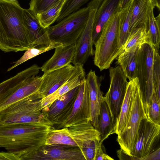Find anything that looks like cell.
Segmentation results:
<instances>
[{"mask_svg":"<svg viewBox=\"0 0 160 160\" xmlns=\"http://www.w3.org/2000/svg\"><path fill=\"white\" fill-rule=\"evenodd\" d=\"M100 140V133L89 121L59 129L52 128L45 144H63L81 147L86 141Z\"/></svg>","mask_w":160,"mask_h":160,"instance_id":"cell-6","label":"cell"},{"mask_svg":"<svg viewBox=\"0 0 160 160\" xmlns=\"http://www.w3.org/2000/svg\"><path fill=\"white\" fill-rule=\"evenodd\" d=\"M132 0H121L119 6L120 11L125 8Z\"/></svg>","mask_w":160,"mask_h":160,"instance_id":"cell-40","label":"cell"},{"mask_svg":"<svg viewBox=\"0 0 160 160\" xmlns=\"http://www.w3.org/2000/svg\"><path fill=\"white\" fill-rule=\"evenodd\" d=\"M142 46H134L123 51L117 58L119 66L129 80L137 77L139 55Z\"/></svg>","mask_w":160,"mask_h":160,"instance_id":"cell-23","label":"cell"},{"mask_svg":"<svg viewBox=\"0 0 160 160\" xmlns=\"http://www.w3.org/2000/svg\"><path fill=\"white\" fill-rule=\"evenodd\" d=\"M89 14L87 5L69 14L56 24L46 28L51 41L60 43L63 46L75 44L84 29Z\"/></svg>","mask_w":160,"mask_h":160,"instance_id":"cell-5","label":"cell"},{"mask_svg":"<svg viewBox=\"0 0 160 160\" xmlns=\"http://www.w3.org/2000/svg\"><path fill=\"white\" fill-rule=\"evenodd\" d=\"M102 0H92L88 4L89 14L85 27L77 41L76 50L72 62L74 65H84L88 58L94 55L92 42L93 22L96 12Z\"/></svg>","mask_w":160,"mask_h":160,"instance_id":"cell-12","label":"cell"},{"mask_svg":"<svg viewBox=\"0 0 160 160\" xmlns=\"http://www.w3.org/2000/svg\"><path fill=\"white\" fill-rule=\"evenodd\" d=\"M103 145L101 144L98 149L95 160H113L114 159L108 155L103 150Z\"/></svg>","mask_w":160,"mask_h":160,"instance_id":"cell-37","label":"cell"},{"mask_svg":"<svg viewBox=\"0 0 160 160\" xmlns=\"http://www.w3.org/2000/svg\"><path fill=\"white\" fill-rule=\"evenodd\" d=\"M58 0H32L29 3V9L36 15L46 10Z\"/></svg>","mask_w":160,"mask_h":160,"instance_id":"cell-35","label":"cell"},{"mask_svg":"<svg viewBox=\"0 0 160 160\" xmlns=\"http://www.w3.org/2000/svg\"><path fill=\"white\" fill-rule=\"evenodd\" d=\"M5 92V88L1 83H0V98L2 95Z\"/></svg>","mask_w":160,"mask_h":160,"instance_id":"cell-42","label":"cell"},{"mask_svg":"<svg viewBox=\"0 0 160 160\" xmlns=\"http://www.w3.org/2000/svg\"><path fill=\"white\" fill-rule=\"evenodd\" d=\"M160 125H156L147 117L142 120L137 140L131 155L139 160L144 158L156 149L155 147L160 139Z\"/></svg>","mask_w":160,"mask_h":160,"instance_id":"cell-11","label":"cell"},{"mask_svg":"<svg viewBox=\"0 0 160 160\" xmlns=\"http://www.w3.org/2000/svg\"><path fill=\"white\" fill-rule=\"evenodd\" d=\"M24 24L29 32L32 48H38L48 46L51 41L46 29L40 25L36 15L29 8L23 9Z\"/></svg>","mask_w":160,"mask_h":160,"instance_id":"cell-17","label":"cell"},{"mask_svg":"<svg viewBox=\"0 0 160 160\" xmlns=\"http://www.w3.org/2000/svg\"><path fill=\"white\" fill-rule=\"evenodd\" d=\"M66 0H58L46 10L36 15L42 27L46 28L56 21Z\"/></svg>","mask_w":160,"mask_h":160,"instance_id":"cell-27","label":"cell"},{"mask_svg":"<svg viewBox=\"0 0 160 160\" xmlns=\"http://www.w3.org/2000/svg\"><path fill=\"white\" fill-rule=\"evenodd\" d=\"M74 65L75 67L73 73L68 80L54 92L42 98L41 103L42 112L45 113L47 112L55 100L79 86L85 79L83 65L77 64Z\"/></svg>","mask_w":160,"mask_h":160,"instance_id":"cell-18","label":"cell"},{"mask_svg":"<svg viewBox=\"0 0 160 160\" xmlns=\"http://www.w3.org/2000/svg\"><path fill=\"white\" fill-rule=\"evenodd\" d=\"M20 158V160H86L79 147L59 144H45Z\"/></svg>","mask_w":160,"mask_h":160,"instance_id":"cell-10","label":"cell"},{"mask_svg":"<svg viewBox=\"0 0 160 160\" xmlns=\"http://www.w3.org/2000/svg\"><path fill=\"white\" fill-rule=\"evenodd\" d=\"M117 153L120 160H138L136 157L127 154L121 148L117 151Z\"/></svg>","mask_w":160,"mask_h":160,"instance_id":"cell-38","label":"cell"},{"mask_svg":"<svg viewBox=\"0 0 160 160\" xmlns=\"http://www.w3.org/2000/svg\"><path fill=\"white\" fill-rule=\"evenodd\" d=\"M160 148H158L145 157L143 160H160Z\"/></svg>","mask_w":160,"mask_h":160,"instance_id":"cell-39","label":"cell"},{"mask_svg":"<svg viewBox=\"0 0 160 160\" xmlns=\"http://www.w3.org/2000/svg\"><path fill=\"white\" fill-rule=\"evenodd\" d=\"M89 0H66L56 21L58 22L71 13L79 9Z\"/></svg>","mask_w":160,"mask_h":160,"instance_id":"cell-33","label":"cell"},{"mask_svg":"<svg viewBox=\"0 0 160 160\" xmlns=\"http://www.w3.org/2000/svg\"><path fill=\"white\" fill-rule=\"evenodd\" d=\"M109 68L110 86L103 98L109 110L115 129L128 82L119 66Z\"/></svg>","mask_w":160,"mask_h":160,"instance_id":"cell-9","label":"cell"},{"mask_svg":"<svg viewBox=\"0 0 160 160\" xmlns=\"http://www.w3.org/2000/svg\"><path fill=\"white\" fill-rule=\"evenodd\" d=\"M42 78L37 76L31 77L25 84L0 102V112L16 102L38 92Z\"/></svg>","mask_w":160,"mask_h":160,"instance_id":"cell-22","label":"cell"},{"mask_svg":"<svg viewBox=\"0 0 160 160\" xmlns=\"http://www.w3.org/2000/svg\"><path fill=\"white\" fill-rule=\"evenodd\" d=\"M121 0H102L96 12L92 32L94 45L107 22L116 12L120 11Z\"/></svg>","mask_w":160,"mask_h":160,"instance_id":"cell-20","label":"cell"},{"mask_svg":"<svg viewBox=\"0 0 160 160\" xmlns=\"http://www.w3.org/2000/svg\"><path fill=\"white\" fill-rule=\"evenodd\" d=\"M90 118L89 94L85 79L79 86L77 95L70 113L61 123L52 128L59 129L84 121H90Z\"/></svg>","mask_w":160,"mask_h":160,"instance_id":"cell-13","label":"cell"},{"mask_svg":"<svg viewBox=\"0 0 160 160\" xmlns=\"http://www.w3.org/2000/svg\"><path fill=\"white\" fill-rule=\"evenodd\" d=\"M75 66L70 64L61 68L44 72L38 93L42 98L64 84L72 75Z\"/></svg>","mask_w":160,"mask_h":160,"instance_id":"cell-14","label":"cell"},{"mask_svg":"<svg viewBox=\"0 0 160 160\" xmlns=\"http://www.w3.org/2000/svg\"><path fill=\"white\" fill-rule=\"evenodd\" d=\"M31 1L32 0H31Z\"/></svg>","mask_w":160,"mask_h":160,"instance_id":"cell-43","label":"cell"},{"mask_svg":"<svg viewBox=\"0 0 160 160\" xmlns=\"http://www.w3.org/2000/svg\"><path fill=\"white\" fill-rule=\"evenodd\" d=\"M138 83L137 77L128 82L116 126L115 133L117 135L123 130L126 126L131 108L134 92Z\"/></svg>","mask_w":160,"mask_h":160,"instance_id":"cell-24","label":"cell"},{"mask_svg":"<svg viewBox=\"0 0 160 160\" xmlns=\"http://www.w3.org/2000/svg\"><path fill=\"white\" fill-rule=\"evenodd\" d=\"M152 80L155 92L160 102V56L158 49L156 48L153 62Z\"/></svg>","mask_w":160,"mask_h":160,"instance_id":"cell-31","label":"cell"},{"mask_svg":"<svg viewBox=\"0 0 160 160\" xmlns=\"http://www.w3.org/2000/svg\"><path fill=\"white\" fill-rule=\"evenodd\" d=\"M101 144L102 143L98 139H91L84 142L80 148L86 160H95L97 151Z\"/></svg>","mask_w":160,"mask_h":160,"instance_id":"cell-34","label":"cell"},{"mask_svg":"<svg viewBox=\"0 0 160 160\" xmlns=\"http://www.w3.org/2000/svg\"><path fill=\"white\" fill-rule=\"evenodd\" d=\"M154 8L151 0H132L129 30L142 28L148 31L151 12Z\"/></svg>","mask_w":160,"mask_h":160,"instance_id":"cell-19","label":"cell"},{"mask_svg":"<svg viewBox=\"0 0 160 160\" xmlns=\"http://www.w3.org/2000/svg\"><path fill=\"white\" fill-rule=\"evenodd\" d=\"M20 160L19 156L12 152H0V160Z\"/></svg>","mask_w":160,"mask_h":160,"instance_id":"cell-36","label":"cell"},{"mask_svg":"<svg viewBox=\"0 0 160 160\" xmlns=\"http://www.w3.org/2000/svg\"><path fill=\"white\" fill-rule=\"evenodd\" d=\"M52 128L38 124H0V147L20 157L45 145Z\"/></svg>","mask_w":160,"mask_h":160,"instance_id":"cell-2","label":"cell"},{"mask_svg":"<svg viewBox=\"0 0 160 160\" xmlns=\"http://www.w3.org/2000/svg\"><path fill=\"white\" fill-rule=\"evenodd\" d=\"M155 48L151 43H145L141 46L139 55L137 77L146 116L154 91L152 72Z\"/></svg>","mask_w":160,"mask_h":160,"instance_id":"cell-8","label":"cell"},{"mask_svg":"<svg viewBox=\"0 0 160 160\" xmlns=\"http://www.w3.org/2000/svg\"><path fill=\"white\" fill-rule=\"evenodd\" d=\"M60 43L51 41L50 44L48 46L40 48H31L26 50L22 56L16 62H13L14 64L11 67L8 68V71H9L17 66L39 54L56 48L62 45Z\"/></svg>","mask_w":160,"mask_h":160,"instance_id":"cell-29","label":"cell"},{"mask_svg":"<svg viewBox=\"0 0 160 160\" xmlns=\"http://www.w3.org/2000/svg\"><path fill=\"white\" fill-rule=\"evenodd\" d=\"M119 11L108 19L94 44V62L100 70L109 68L120 54L118 48V22Z\"/></svg>","mask_w":160,"mask_h":160,"instance_id":"cell-4","label":"cell"},{"mask_svg":"<svg viewBox=\"0 0 160 160\" xmlns=\"http://www.w3.org/2000/svg\"><path fill=\"white\" fill-rule=\"evenodd\" d=\"M52 57L40 68L45 72L61 68L72 63L76 50L75 44L61 45L55 48Z\"/></svg>","mask_w":160,"mask_h":160,"instance_id":"cell-21","label":"cell"},{"mask_svg":"<svg viewBox=\"0 0 160 160\" xmlns=\"http://www.w3.org/2000/svg\"><path fill=\"white\" fill-rule=\"evenodd\" d=\"M42 98L38 92L16 102L0 112V124H52L42 111Z\"/></svg>","mask_w":160,"mask_h":160,"instance_id":"cell-3","label":"cell"},{"mask_svg":"<svg viewBox=\"0 0 160 160\" xmlns=\"http://www.w3.org/2000/svg\"><path fill=\"white\" fill-rule=\"evenodd\" d=\"M148 31L150 43L155 48L159 50L160 43V14L155 17L153 11L151 13Z\"/></svg>","mask_w":160,"mask_h":160,"instance_id":"cell-30","label":"cell"},{"mask_svg":"<svg viewBox=\"0 0 160 160\" xmlns=\"http://www.w3.org/2000/svg\"><path fill=\"white\" fill-rule=\"evenodd\" d=\"M148 43H150L148 32L142 28L135 29L130 33L125 42L121 48V53L134 46Z\"/></svg>","mask_w":160,"mask_h":160,"instance_id":"cell-28","label":"cell"},{"mask_svg":"<svg viewBox=\"0 0 160 160\" xmlns=\"http://www.w3.org/2000/svg\"><path fill=\"white\" fill-rule=\"evenodd\" d=\"M132 1L119 12L118 48L120 53L121 48L125 42L130 34L129 28Z\"/></svg>","mask_w":160,"mask_h":160,"instance_id":"cell-26","label":"cell"},{"mask_svg":"<svg viewBox=\"0 0 160 160\" xmlns=\"http://www.w3.org/2000/svg\"><path fill=\"white\" fill-rule=\"evenodd\" d=\"M146 117L142 93L138 83L134 92L126 124L123 130L118 135L117 139L121 148L129 155L131 156V152L136 143L141 122Z\"/></svg>","mask_w":160,"mask_h":160,"instance_id":"cell-7","label":"cell"},{"mask_svg":"<svg viewBox=\"0 0 160 160\" xmlns=\"http://www.w3.org/2000/svg\"><path fill=\"white\" fill-rule=\"evenodd\" d=\"M98 131L100 133V142L102 143L109 136L115 132L109 110L104 98L100 110Z\"/></svg>","mask_w":160,"mask_h":160,"instance_id":"cell-25","label":"cell"},{"mask_svg":"<svg viewBox=\"0 0 160 160\" xmlns=\"http://www.w3.org/2000/svg\"><path fill=\"white\" fill-rule=\"evenodd\" d=\"M85 79L89 94L90 121L94 127L98 131L100 110L101 103L103 100L100 88V84L95 71L92 70L87 75Z\"/></svg>","mask_w":160,"mask_h":160,"instance_id":"cell-16","label":"cell"},{"mask_svg":"<svg viewBox=\"0 0 160 160\" xmlns=\"http://www.w3.org/2000/svg\"><path fill=\"white\" fill-rule=\"evenodd\" d=\"M79 86L55 100L45 113L52 124V128L60 124L70 113L77 95Z\"/></svg>","mask_w":160,"mask_h":160,"instance_id":"cell-15","label":"cell"},{"mask_svg":"<svg viewBox=\"0 0 160 160\" xmlns=\"http://www.w3.org/2000/svg\"><path fill=\"white\" fill-rule=\"evenodd\" d=\"M23 10L16 0H0V50L4 52L32 48Z\"/></svg>","mask_w":160,"mask_h":160,"instance_id":"cell-1","label":"cell"},{"mask_svg":"<svg viewBox=\"0 0 160 160\" xmlns=\"http://www.w3.org/2000/svg\"><path fill=\"white\" fill-rule=\"evenodd\" d=\"M160 102L159 101L154 90L152 96L147 116L153 123L160 125Z\"/></svg>","mask_w":160,"mask_h":160,"instance_id":"cell-32","label":"cell"},{"mask_svg":"<svg viewBox=\"0 0 160 160\" xmlns=\"http://www.w3.org/2000/svg\"><path fill=\"white\" fill-rule=\"evenodd\" d=\"M152 4L154 8L157 7L159 10L160 9V0H151Z\"/></svg>","mask_w":160,"mask_h":160,"instance_id":"cell-41","label":"cell"}]
</instances>
